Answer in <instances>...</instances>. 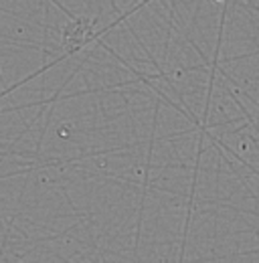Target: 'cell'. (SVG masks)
Wrapping results in <instances>:
<instances>
[]
</instances>
